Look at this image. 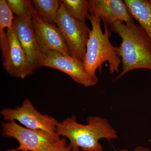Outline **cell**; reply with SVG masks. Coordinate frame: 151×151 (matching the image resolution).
Here are the masks:
<instances>
[{
	"label": "cell",
	"instance_id": "1",
	"mask_svg": "<svg viewBox=\"0 0 151 151\" xmlns=\"http://www.w3.org/2000/svg\"><path fill=\"white\" fill-rule=\"evenodd\" d=\"M86 122V125L80 124L76 116H72L58 123L56 132L69 140L71 151H103L100 139L104 138L110 141L118 137L107 119L90 116Z\"/></svg>",
	"mask_w": 151,
	"mask_h": 151
},
{
	"label": "cell",
	"instance_id": "2",
	"mask_svg": "<svg viewBox=\"0 0 151 151\" xmlns=\"http://www.w3.org/2000/svg\"><path fill=\"white\" fill-rule=\"evenodd\" d=\"M110 29L122 40L118 50L122 71L116 80L135 69L151 70V42L140 26L135 22L125 24L116 21L110 26Z\"/></svg>",
	"mask_w": 151,
	"mask_h": 151
},
{
	"label": "cell",
	"instance_id": "3",
	"mask_svg": "<svg viewBox=\"0 0 151 151\" xmlns=\"http://www.w3.org/2000/svg\"><path fill=\"white\" fill-rule=\"evenodd\" d=\"M92 25L86 44V52L83 60L84 68L88 74L97 78L96 71L98 68L101 72L102 65L108 62L111 73H118L122 63L119 54V47L113 46L110 41L112 33L108 25L104 24V32L101 29L100 19L93 14L88 17Z\"/></svg>",
	"mask_w": 151,
	"mask_h": 151
},
{
	"label": "cell",
	"instance_id": "4",
	"mask_svg": "<svg viewBox=\"0 0 151 151\" xmlns=\"http://www.w3.org/2000/svg\"><path fill=\"white\" fill-rule=\"evenodd\" d=\"M2 135L15 139L19 143L16 149L6 151H71L66 138H60L56 132L32 130L22 127L14 121L2 123Z\"/></svg>",
	"mask_w": 151,
	"mask_h": 151
},
{
	"label": "cell",
	"instance_id": "5",
	"mask_svg": "<svg viewBox=\"0 0 151 151\" xmlns=\"http://www.w3.org/2000/svg\"><path fill=\"white\" fill-rule=\"evenodd\" d=\"M56 25L60 31L71 56L83 61L90 30L85 23L78 21L65 9L61 1Z\"/></svg>",
	"mask_w": 151,
	"mask_h": 151
},
{
	"label": "cell",
	"instance_id": "6",
	"mask_svg": "<svg viewBox=\"0 0 151 151\" xmlns=\"http://www.w3.org/2000/svg\"><path fill=\"white\" fill-rule=\"evenodd\" d=\"M1 114L7 122L17 121L27 129L50 133L56 132L58 122L53 117L38 111L29 99L24 100L22 105L15 109H3Z\"/></svg>",
	"mask_w": 151,
	"mask_h": 151
},
{
	"label": "cell",
	"instance_id": "7",
	"mask_svg": "<svg viewBox=\"0 0 151 151\" xmlns=\"http://www.w3.org/2000/svg\"><path fill=\"white\" fill-rule=\"evenodd\" d=\"M32 20L38 45L44 56L51 51L59 52L65 55H71L56 25L44 20L33 8Z\"/></svg>",
	"mask_w": 151,
	"mask_h": 151
},
{
	"label": "cell",
	"instance_id": "8",
	"mask_svg": "<svg viewBox=\"0 0 151 151\" xmlns=\"http://www.w3.org/2000/svg\"><path fill=\"white\" fill-rule=\"evenodd\" d=\"M43 66L60 70L86 87L94 86L99 81L98 78H94L87 73L83 61L59 52H50L45 55Z\"/></svg>",
	"mask_w": 151,
	"mask_h": 151
},
{
	"label": "cell",
	"instance_id": "9",
	"mask_svg": "<svg viewBox=\"0 0 151 151\" xmlns=\"http://www.w3.org/2000/svg\"><path fill=\"white\" fill-rule=\"evenodd\" d=\"M9 48L2 58L3 65L11 76L24 79L35 70L18 40L12 27L6 29Z\"/></svg>",
	"mask_w": 151,
	"mask_h": 151
},
{
	"label": "cell",
	"instance_id": "10",
	"mask_svg": "<svg viewBox=\"0 0 151 151\" xmlns=\"http://www.w3.org/2000/svg\"><path fill=\"white\" fill-rule=\"evenodd\" d=\"M12 27L35 70L42 66L45 56L38 45L32 17H14Z\"/></svg>",
	"mask_w": 151,
	"mask_h": 151
},
{
	"label": "cell",
	"instance_id": "11",
	"mask_svg": "<svg viewBox=\"0 0 151 151\" xmlns=\"http://www.w3.org/2000/svg\"><path fill=\"white\" fill-rule=\"evenodd\" d=\"M89 12L110 26L116 21L125 23L135 22L122 0H89Z\"/></svg>",
	"mask_w": 151,
	"mask_h": 151
},
{
	"label": "cell",
	"instance_id": "12",
	"mask_svg": "<svg viewBox=\"0 0 151 151\" xmlns=\"http://www.w3.org/2000/svg\"><path fill=\"white\" fill-rule=\"evenodd\" d=\"M134 19L139 24L151 42V0H124Z\"/></svg>",
	"mask_w": 151,
	"mask_h": 151
},
{
	"label": "cell",
	"instance_id": "13",
	"mask_svg": "<svg viewBox=\"0 0 151 151\" xmlns=\"http://www.w3.org/2000/svg\"><path fill=\"white\" fill-rule=\"evenodd\" d=\"M31 2L34 9L44 20L51 24L56 25L58 12L61 1L32 0Z\"/></svg>",
	"mask_w": 151,
	"mask_h": 151
},
{
	"label": "cell",
	"instance_id": "14",
	"mask_svg": "<svg viewBox=\"0 0 151 151\" xmlns=\"http://www.w3.org/2000/svg\"><path fill=\"white\" fill-rule=\"evenodd\" d=\"M14 18L6 0L0 1V47L2 58L5 55L8 50L9 43L6 32L5 29L12 27Z\"/></svg>",
	"mask_w": 151,
	"mask_h": 151
},
{
	"label": "cell",
	"instance_id": "15",
	"mask_svg": "<svg viewBox=\"0 0 151 151\" xmlns=\"http://www.w3.org/2000/svg\"><path fill=\"white\" fill-rule=\"evenodd\" d=\"M65 9L78 21L86 23L89 14V1L62 0Z\"/></svg>",
	"mask_w": 151,
	"mask_h": 151
},
{
	"label": "cell",
	"instance_id": "16",
	"mask_svg": "<svg viewBox=\"0 0 151 151\" xmlns=\"http://www.w3.org/2000/svg\"><path fill=\"white\" fill-rule=\"evenodd\" d=\"M9 7L15 14L16 16L20 18L32 17L33 7L31 1L28 0H7Z\"/></svg>",
	"mask_w": 151,
	"mask_h": 151
},
{
	"label": "cell",
	"instance_id": "17",
	"mask_svg": "<svg viewBox=\"0 0 151 151\" xmlns=\"http://www.w3.org/2000/svg\"><path fill=\"white\" fill-rule=\"evenodd\" d=\"M119 151H129L127 149H122ZM134 151H151L147 147H142V146H137L134 150Z\"/></svg>",
	"mask_w": 151,
	"mask_h": 151
}]
</instances>
